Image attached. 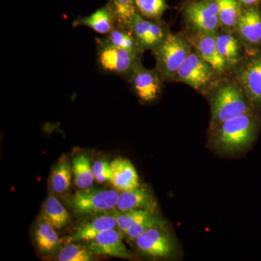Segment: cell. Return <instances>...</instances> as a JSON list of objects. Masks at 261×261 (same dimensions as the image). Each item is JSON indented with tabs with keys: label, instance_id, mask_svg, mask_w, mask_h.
Listing matches in <instances>:
<instances>
[{
	"label": "cell",
	"instance_id": "52a82bcc",
	"mask_svg": "<svg viewBox=\"0 0 261 261\" xmlns=\"http://www.w3.org/2000/svg\"><path fill=\"white\" fill-rule=\"evenodd\" d=\"M239 80L251 106L261 107V51H254L247 59Z\"/></svg>",
	"mask_w": 261,
	"mask_h": 261
},
{
	"label": "cell",
	"instance_id": "9c48e42d",
	"mask_svg": "<svg viewBox=\"0 0 261 261\" xmlns=\"http://www.w3.org/2000/svg\"><path fill=\"white\" fill-rule=\"evenodd\" d=\"M135 243L141 252L150 257H166L174 251L171 237L161 227L144 231L135 239Z\"/></svg>",
	"mask_w": 261,
	"mask_h": 261
},
{
	"label": "cell",
	"instance_id": "2e32d148",
	"mask_svg": "<svg viewBox=\"0 0 261 261\" xmlns=\"http://www.w3.org/2000/svg\"><path fill=\"white\" fill-rule=\"evenodd\" d=\"M73 27H88L100 34L107 35L117 25L116 17L110 5L96 10L87 17L77 18L73 23Z\"/></svg>",
	"mask_w": 261,
	"mask_h": 261
},
{
	"label": "cell",
	"instance_id": "6da1fadb",
	"mask_svg": "<svg viewBox=\"0 0 261 261\" xmlns=\"http://www.w3.org/2000/svg\"><path fill=\"white\" fill-rule=\"evenodd\" d=\"M251 104L243 88L227 84L216 91L212 99V119L221 125L231 118L251 113Z\"/></svg>",
	"mask_w": 261,
	"mask_h": 261
},
{
	"label": "cell",
	"instance_id": "3957f363",
	"mask_svg": "<svg viewBox=\"0 0 261 261\" xmlns=\"http://www.w3.org/2000/svg\"><path fill=\"white\" fill-rule=\"evenodd\" d=\"M97 64L102 71L129 77L139 62L138 54L113 45L106 37L96 38Z\"/></svg>",
	"mask_w": 261,
	"mask_h": 261
},
{
	"label": "cell",
	"instance_id": "8992f818",
	"mask_svg": "<svg viewBox=\"0 0 261 261\" xmlns=\"http://www.w3.org/2000/svg\"><path fill=\"white\" fill-rule=\"evenodd\" d=\"M188 21L200 33L214 34L219 24V7L216 0H202L186 8Z\"/></svg>",
	"mask_w": 261,
	"mask_h": 261
},
{
	"label": "cell",
	"instance_id": "e0dca14e",
	"mask_svg": "<svg viewBox=\"0 0 261 261\" xmlns=\"http://www.w3.org/2000/svg\"><path fill=\"white\" fill-rule=\"evenodd\" d=\"M156 207L153 196L151 195L148 189L144 187L128 191H123L120 194L117 209L119 211L130 209H144L154 212Z\"/></svg>",
	"mask_w": 261,
	"mask_h": 261
},
{
	"label": "cell",
	"instance_id": "4316f807",
	"mask_svg": "<svg viewBox=\"0 0 261 261\" xmlns=\"http://www.w3.org/2000/svg\"><path fill=\"white\" fill-rule=\"evenodd\" d=\"M135 5L142 16L152 20H159L167 9L165 0H135Z\"/></svg>",
	"mask_w": 261,
	"mask_h": 261
},
{
	"label": "cell",
	"instance_id": "f1b7e54d",
	"mask_svg": "<svg viewBox=\"0 0 261 261\" xmlns=\"http://www.w3.org/2000/svg\"><path fill=\"white\" fill-rule=\"evenodd\" d=\"M164 225V221H163L161 218L159 217V216H155L153 213V214H151L148 217L133 225V226L125 233V235H126L128 240L133 241V240H135V239L137 238L139 235L143 233L144 231H147L149 228L154 227L163 228Z\"/></svg>",
	"mask_w": 261,
	"mask_h": 261
},
{
	"label": "cell",
	"instance_id": "603a6c76",
	"mask_svg": "<svg viewBox=\"0 0 261 261\" xmlns=\"http://www.w3.org/2000/svg\"><path fill=\"white\" fill-rule=\"evenodd\" d=\"M116 17L117 25L130 28L137 15L135 0H112L110 3Z\"/></svg>",
	"mask_w": 261,
	"mask_h": 261
},
{
	"label": "cell",
	"instance_id": "ac0fdd59",
	"mask_svg": "<svg viewBox=\"0 0 261 261\" xmlns=\"http://www.w3.org/2000/svg\"><path fill=\"white\" fill-rule=\"evenodd\" d=\"M35 239L38 248L42 253L46 255L53 253L60 243L56 228L43 218L36 228Z\"/></svg>",
	"mask_w": 261,
	"mask_h": 261
},
{
	"label": "cell",
	"instance_id": "277c9868",
	"mask_svg": "<svg viewBox=\"0 0 261 261\" xmlns=\"http://www.w3.org/2000/svg\"><path fill=\"white\" fill-rule=\"evenodd\" d=\"M159 73L166 78H174L182 63L190 54L187 42L176 34H168L154 49Z\"/></svg>",
	"mask_w": 261,
	"mask_h": 261
},
{
	"label": "cell",
	"instance_id": "ba28073f",
	"mask_svg": "<svg viewBox=\"0 0 261 261\" xmlns=\"http://www.w3.org/2000/svg\"><path fill=\"white\" fill-rule=\"evenodd\" d=\"M214 70V68L204 61L198 53H190L175 77L197 89L210 82Z\"/></svg>",
	"mask_w": 261,
	"mask_h": 261
},
{
	"label": "cell",
	"instance_id": "5b68a950",
	"mask_svg": "<svg viewBox=\"0 0 261 261\" xmlns=\"http://www.w3.org/2000/svg\"><path fill=\"white\" fill-rule=\"evenodd\" d=\"M120 194L113 190L80 189L72 197V208L79 214H96L116 207Z\"/></svg>",
	"mask_w": 261,
	"mask_h": 261
},
{
	"label": "cell",
	"instance_id": "30bf717a",
	"mask_svg": "<svg viewBox=\"0 0 261 261\" xmlns=\"http://www.w3.org/2000/svg\"><path fill=\"white\" fill-rule=\"evenodd\" d=\"M135 93L143 102L156 99L161 90V77L157 72L146 69L139 63L129 76Z\"/></svg>",
	"mask_w": 261,
	"mask_h": 261
},
{
	"label": "cell",
	"instance_id": "8fae6325",
	"mask_svg": "<svg viewBox=\"0 0 261 261\" xmlns=\"http://www.w3.org/2000/svg\"><path fill=\"white\" fill-rule=\"evenodd\" d=\"M89 242L88 247L94 254L120 258L132 257L130 252L123 243L121 232L115 228L103 231Z\"/></svg>",
	"mask_w": 261,
	"mask_h": 261
},
{
	"label": "cell",
	"instance_id": "d4e9b609",
	"mask_svg": "<svg viewBox=\"0 0 261 261\" xmlns=\"http://www.w3.org/2000/svg\"><path fill=\"white\" fill-rule=\"evenodd\" d=\"M219 7L220 22L226 27L237 25L242 13L239 0H216Z\"/></svg>",
	"mask_w": 261,
	"mask_h": 261
},
{
	"label": "cell",
	"instance_id": "ffe728a7",
	"mask_svg": "<svg viewBox=\"0 0 261 261\" xmlns=\"http://www.w3.org/2000/svg\"><path fill=\"white\" fill-rule=\"evenodd\" d=\"M106 39L113 44L121 49L139 54L141 49L140 44L134 35L130 28L116 25L109 34L106 35Z\"/></svg>",
	"mask_w": 261,
	"mask_h": 261
},
{
	"label": "cell",
	"instance_id": "4fadbf2b",
	"mask_svg": "<svg viewBox=\"0 0 261 261\" xmlns=\"http://www.w3.org/2000/svg\"><path fill=\"white\" fill-rule=\"evenodd\" d=\"M111 181L119 191H128L140 187L137 170L129 160L117 158L111 163Z\"/></svg>",
	"mask_w": 261,
	"mask_h": 261
},
{
	"label": "cell",
	"instance_id": "83f0119b",
	"mask_svg": "<svg viewBox=\"0 0 261 261\" xmlns=\"http://www.w3.org/2000/svg\"><path fill=\"white\" fill-rule=\"evenodd\" d=\"M93 252L88 247L70 245L65 246L58 255L60 261H90L93 260Z\"/></svg>",
	"mask_w": 261,
	"mask_h": 261
},
{
	"label": "cell",
	"instance_id": "44dd1931",
	"mask_svg": "<svg viewBox=\"0 0 261 261\" xmlns=\"http://www.w3.org/2000/svg\"><path fill=\"white\" fill-rule=\"evenodd\" d=\"M73 172L78 188L87 189L92 186L94 179L93 168L86 154H78L73 159Z\"/></svg>",
	"mask_w": 261,
	"mask_h": 261
},
{
	"label": "cell",
	"instance_id": "4dcf8cb0",
	"mask_svg": "<svg viewBox=\"0 0 261 261\" xmlns=\"http://www.w3.org/2000/svg\"><path fill=\"white\" fill-rule=\"evenodd\" d=\"M240 4L245 5V6L251 7L255 6L260 3L261 0H239Z\"/></svg>",
	"mask_w": 261,
	"mask_h": 261
},
{
	"label": "cell",
	"instance_id": "7a4b0ae2",
	"mask_svg": "<svg viewBox=\"0 0 261 261\" xmlns=\"http://www.w3.org/2000/svg\"><path fill=\"white\" fill-rule=\"evenodd\" d=\"M256 128L252 113L235 117L220 125L215 142L224 150H240L251 144Z\"/></svg>",
	"mask_w": 261,
	"mask_h": 261
},
{
	"label": "cell",
	"instance_id": "5bb4252c",
	"mask_svg": "<svg viewBox=\"0 0 261 261\" xmlns=\"http://www.w3.org/2000/svg\"><path fill=\"white\" fill-rule=\"evenodd\" d=\"M116 226L114 214L102 215L80 224L75 228V232L70 238V241H90L103 231L112 229Z\"/></svg>",
	"mask_w": 261,
	"mask_h": 261
},
{
	"label": "cell",
	"instance_id": "7c38bea8",
	"mask_svg": "<svg viewBox=\"0 0 261 261\" xmlns=\"http://www.w3.org/2000/svg\"><path fill=\"white\" fill-rule=\"evenodd\" d=\"M236 27L239 35L247 45L252 49L261 46L260 8L255 5L242 11Z\"/></svg>",
	"mask_w": 261,
	"mask_h": 261
},
{
	"label": "cell",
	"instance_id": "7402d4cb",
	"mask_svg": "<svg viewBox=\"0 0 261 261\" xmlns=\"http://www.w3.org/2000/svg\"><path fill=\"white\" fill-rule=\"evenodd\" d=\"M71 175L70 163L68 159L63 155L51 173V185L53 191L58 194L66 192L70 186Z\"/></svg>",
	"mask_w": 261,
	"mask_h": 261
},
{
	"label": "cell",
	"instance_id": "f546056e",
	"mask_svg": "<svg viewBox=\"0 0 261 261\" xmlns=\"http://www.w3.org/2000/svg\"><path fill=\"white\" fill-rule=\"evenodd\" d=\"M92 168H93L94 179L98 183L111 181V163H108L107 161H96L92 166Z\"/></svg>",
	"mask_w": 261,
	"mask_h": 261
},
{
	"label": "cell",
	"instance_id": "cb8c5ba5",
	"mask_svg": "<svg viewBox=\"0 0 261 261\" xmlns=\"http://www.w3.org/2000/svg\"><path fill=\"white\" fill-rule=\"evenodd\" d=\"M216 42L220 55L226 63H235L240 58V44L233 36L221 34L216 36Z\"/></svg>",
	"mask_w": 261,
	"mask_h": 261
},
{
	"label": "cell",
	"instance_id": "d6986e66",
	"mask_svg": "<svg viewBox=\"0 0 261 261\" xmlns=\"http://www.w3.org/2000/svg\"><path fill=\"white\" fill-rule=\"evenodd\" d=\"M43 219L56 229H61L68 224L70 216L63 204L56 197L49 196L44 205Z\"/></svg>",
	"mask_w": 261,
	"mask_h": 261
},
{
	"label": "cell",
	"instance_id": "484cf974",
	"mask_svg": "<svg viewBox=\"0 0 261 261\" xmlns=\"http://www.w3.org/2000/svg\"><path fill=\"white\" fill-rule=\"evenodd\" d=\"M152 214H153L152 211L144 210V209H130V210L116 212L113 214L116 218L117 227L125 234V233L133 225L146 219Z\"/></svg>",
	"mask_w": 261,
	"mask_h": 261
},
{
	"label": "cell",
	"instance_id": "9a60e30c",
	"mask_svg": "<svg viewBox=\"0 0 261 261\" xmlns=\"http://www.w3.org/2000/svg\"><path fill=\"white\" fill-rule=\"evenodd\" d=\"M195 42L197 53L201 58L210 64L215 70L224 71L226 62L220 55L216 42V36L214 34L198 32Z\"/></svg>",
	"mask_w": 261,
	"mask_h": 261
}]
</instances>
